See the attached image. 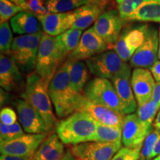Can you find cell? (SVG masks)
Instances as JSON below:
<instances>
[{"instance_id": "1", "label": "cell", "mask_w": 160, "mask_h": 160, "mask_svg": "<svg viewBox=\"0 0 160 160\" xmlns=\"http://www.w3.org/2000/svg\"><path fill=\"white\" fill-rule=\"evenodd\" d=\"M71 60L68 59L58 69L48 85V93L59 118H66L76 111V103L80 93H77L70 84Z\"/></svg>"}, {"instance_id": "2", "label": "cell", "mask_w": 160, "mask_h": 160, "mask_svg": "<svg viewBox=\"0 0 160 160\" xmlns=\"http://www.w3.org/2000/svg\"><path fill=\"white\" fill-rule=\"evenodd\" d=\"M98 123L86 113L74 112L60 121L57 125V134L65 145L94 142Z\"/></svg>"}, {"instance_id": "3", "label": "cell", "mask_w": 160, "mask_h": 160, "mask_svg": "<svg viewBox=\"0 0 160 160\" xmlns=\"http://www.w3.org/2000/svg\"><path fill=\"white\" fill-rule=\"evenodd\" d=\"M48 88V87L37 73H31L27 77L25 91L21 97L42 117L48 131H51L57 129L59 122L53 113Z\"/></svg>"}, {"instance_id": "4", "label": "cell", "mask_w": 160, "mask_h": 160, "mask_svg": "<svg viewBox=\"0 0 160 160\" xmlns=\"http://www.w3.org/2000/svg\"><path fill=\"white\" fill-rule=\"evenodd\" d=\"M64 58L57 45L56 37L43 33L38 51L36 73L48 87Z\"/></svg>"}, {"instance_id": "5", "label": "cell", "mask_w": 160, "mask_h": 160, "mask_svg": "<svg viewBox=\"0 0 160 160\" xmlns=\"http://www.w3.org/2000/svg\"><path fill=\"white\" fill-rule=\"evenodd\" d=\"M42 33L19 36L14 38L8 57L21 71L29 73L36 68L38 51Z\"/></svg>"}, {"instance_id": "6", "label": "cell", "mask_w": 160, "mask_h": 160, "mask_svg": "<svg viewBox=\"0 0 160 160\" xmlns=\"http://www.w3.org/2000/svg\"><path fill=\"white\" fill-rule=\"evenodd\" d=\"M83 93L93 102L109 108L125 116L114 86L109 79L94 78L87 83Z\"/></svg>"}, {"instance_id": "7", "label": "cell", "mask_w": 160, "mask_h": 160, "mask_svg": "<svg viewBox=\"0 0 160 160\" xmlns=\"http://www.w3.org/2000/svg\"><path fill=\"white\" fill-rule=\"evenodd\" d=\"M82 112L90 116L98 124L109 126H122L125 116L120 114L105 106L99 105L88 99L83 93L78 96L76 103V111Z\"/></svg>"}, {"instance_id": "8", "label": "cell", "mask_w": 160, "mask_h": 160, "mask_svg": "<svg viewBox=\"0 0 160 160\" xmlns=\"http://www.w3.org/2000/svg\"><path fill=\"white\" fill-rule=\"evenodd\" d=\"M147 24L127 26L124 28L113 48L124 62L131 60L133 53L142 44L148 28Z\"/></svg>"}, {"instance_id": "9", "label": "cell", "mask_w": 160, "mask_h": 160, "mask_svg": "<svg viewBox=\"0 0 160 160\" xmlns=\"http://www.w3.org/2000/svg\"><path fill=\"white\" fill-rule=\"evenodd\" d=\"M159 29L149 25L144 42L130 60V65L135 68H150L158 59L159 51Z\"/></svg>"}, {"instance_id": "10", "label": "cell", "mask_w": 160, "mask_h": 160, "mask_svg": "<svg viewBox=\"0 0 160 160\" xmlns=\"http://www.w3.org/2000/svg\"><path fill=\"white\" fill-rule=\"evenodd\" d=\"M85 63L90 72L96 77L109 80L119 73L127 64L112 50L90 58Z\"/></svg>"}, {"instance_id": "11", "label": "cell", "mask_w": 160, "mask_h": 160, "mask_svg": "<svg viewBox=\"0 0 160 160\" xmlns=\"http://www.w3.org/2000/svg\"><path fill=\"white\" fill-rule=\"evenodd\" d=\"M127 21L120 17L117 9L104 11L96 22L93 29L106 43L113 48L117 41Z\"/></svg>"}, {"instance_id": "12", "label": "cell", "mask_w": 160, "mask_h": 160, "mask_svg": "<svg viewBox=\"0 0 160 160\" xmlns=\"http://www.w3.org/2000/svg\"><path fill=\"white\" fill-rule=\"evenodd\" d=\"M122 143L89 142L72 146V154L78 160H111L121 148Z\"/></svg>"}, {"instance_id": "13", "label": "cell", "mask_w": 160, "mask_h": 160, "mask_svg": "<svg viewBox=\"0 0 160 160\" xmlns=\"http://www.w3.org/2000/svg\"><path fill=\"white\" fill-rule=\"evenodd\" d=\"M45 138V133L24 134L15 139L0 144L1 154L33 157Z\"/></svg>"}, {"instance_id": "14", "label": "cell", "mask_w": 160, "mask_h": 160, "mask_svg": "<svg viewBox=\"0 0 160 160\" xmlns=\"http://www.w3.org/2000/svg\"><path fill=\"white\" fill-rule=\"evenodd\" d=\"M111 47L96 33L93 28L82 33L77 48L69 55L73 61H82L103 53Z\"/></svg>"}, {"instance_id": "15", "label": "cell", "mask_w": 160, "mask_h": 160, "mask_svg": "<svg viewBox=\"0 0 160 160\" xmlns=\"http://www.w3.org/2000/svg\"><path fill=\"white\" fill-rule=\"evenodd\" d=\"M131 79V67L127 63L122 70L111 80L122 106L125 115L134 113L137 111V102L132 90Z\"/></svg>"}, {"instance_id": "16", "label": "cell", "mask_w": 160, "mask_h": 160, "mask_svg": "<svg viewBox=\"0 0 160 160\" xmlns=\"http://www.w3.org/2000/svg\"><path fill=\"white\" fill-rule=\"evenodd\" d=\"M151 130L141 122L137 113L125 115L122 126V142L126 148H139Z\"/></svg>"}, {"instance_id": "17", "label": "cell", "mask_w": 160, "mask_h": 160, "mask_svg": "<svg viewBox=\"0 0 160 160\" xmlns=\"http://www.w3.org/2000/svg\"><path fill=\"white\" fill-rule=\"evenodd\" d=\"M15 105L19 122L26 133L40 134L48 132L42 117L25 99H17Z\"/></svg>"}, {"instance_id": "18", "label": "cell", "mask_w": 160, "mask_h": 160, "mask_svg": "<svg viewBox=\"0 0 160 160\" xmlns=\"http://www.w3.org/2000/svg\"><path fill=\"white\" fill-rule=\"evenodd\" d=\"M131 84L138 106L151 99L156 81L150 70L135 68L131 73Z\"/></svg>"}, {"instance_id": "19", "label": "cell", "mask_w": 160, "mask_h": 160, "mask_svg": "<svg viewBox=\"0 0 160 160\" xmlns=\"http://www.w3.org/2000/svg\"><path fill=\"white\" fill-rule=\"evenodd\" d=\"M43 32L51 37H57L68 31L73 27L75 22V11L68 13H51L37 16Z\"/></svg>"}, {"instance_id": "20", "label": "cell", "mask_w": 160, "mask_h": 160, "mask_svg": "<svg viewBox=\"0 0 160 160\" xmlns=\"http://www.w3.org/2000/svg\"><path fill=\"white\" fill-rule=\"evenodd\" d=\"M23 85L21 70L11 58L1 53L0 56V85L6 91L19 90Z\"/></svg>"}, {"instance_id": "21", "label": "cell", "mask_w": 160, "mask_h": 160, "mask_svg": "<svg viewBox=\"0 0 160 160\" xmlns=\"http://www.w3.org/2000/svg\"><path fill=\"white\" fill-rule=\"evenodd\" d=\"M12 31L20 36L42 33L43 30L37 16L31 12L22 11L10 20Z\"/></svg>"}, {"instance_id": "22", "label": "cell", "mask_w": 160, "mask_h": 160, "mask_svg": "<svg viewBox=\"0 0 160 160\" xmlns=\"http://www.w3.org/2000/svg\"><path fill=\"white\" fill-rule=\"evenodd\" d=\"M65 153L62 142L57 134L52 133L44 139L33 156V159L35 160H62Z\"/></svg>"}, {"instance_id": "23", "label": "cell", "mask_w": 160, "mask_h": 160, "mask_svg": "<svg viewBox=\"0 0 160 160\" xmlns=\"http://www.w3.org/2000/svg\"><path fill=\"white\" fill-rule=\"evenodd\" d=\"M105 5L101 3L91 2L76 9V19L72 28L83 31L93 23L94 24L104 12Z\"/></svg>"}, {"instance_id": "24", "label": "cell", "mask_w": 160, "mask_h": 160, "mask_svg": "<svg viewBox=\"0 0 160 160\" xmlns=\"http://www.w3.org/2000/svg\"><path fill=\"white\" fill-rule=\"evenodd\" d=\"M127 22H152L160 23V0H148L140 5Z\"/></svg>"}, {"instance_id": "25", "label": "cell", "mask_w": 160, "mask_h": 160, "mask_svg": "<svg viewBox=\"0 0 160 160\" xmlns=\"http://www.w3.org/2000/svg\"><path fill=\"white\" fill-rule=\"evenodd\" d=\"M88 71V68L83 61L71 60L70 84L71 88L77 93H83L89 77Z\"/></svg>"}, {"instance_id": "26", "label": "cell", "mask_w": 160, "mask_h": 160, "mask_svg": "<svg viewBox=\"0 0 160 160\" xmlns=\"http://www.w3.org/2000/svg\"><path fill=\"white\" fill-rule=\"evenodd\" d=\"M82 36V31L71 28L56 37L58 47L64 57L71 54L77 48Z\"/></svg>"}, {"instance_id": "27", "label": "cell", "mask_w": 160, "mask_h": 160, "mask_svg": "<svg viewBox=\"0 0 160 160\" xmlns=\"http://www.w3.org/2000/svg\"><path fill=\"white\" fill-rule=\"evenodd\" d=\"M122 128L98 124L94 142L104 143H121Z\"/></svg>"}, {"instance_id": "28", "label": "cell", "mask_w": 160, "mask_h": 160, "mask_svg": "<svg viewBox=\"0 0 160 160\" xmlns=\"http://www.w3.org/2000/svg\"><path fill=\"white\" fill-rule=\"evenodd\" d=\"M88 3L91 0H47L46 7L51 13H68Z\"/></svg>"}, {"instance_id": "29", "label": "cell", "mask_w": 160, "mask_h": 160, "mask_svg": "<svg viewBox=\"0 0 160 160\" xmlns=\"http://www.w3.org/2000/svg\"><path fill=\"white\" fill-rule=\"evenodd\" d=\"M160 107L157 103L151 99L141 106H138L137 114L141 122L144 125L152 129L153 121L157 115L158 111H159Z\"/></svg>"}, {"instance_id": "30", "label": "cell", "mask_w": 160, "mask_h": 160, "mask_svg": "<svg viewBox=\"0 0 160 160\" xmlns=\"http://www.w3.org/2000/svg\"><path fill=\"white\" fill-rule=\"evenodd\" d=\"M160 137V130L152 129L151 132L145 138L143 145L142 146L140 159L151 160L153 159V153L154 151L156 145Z\"/></svg>"}, {"instance_id": "31", "label": "cell", "mask_w": 160, "mask_h": 160, "mask_svg": "<svg viewBox=\"0 0 160 160\" xmlns=\"http://www.w3.org/2000/svg\"><path fill=\"white\" fill-rule=\"evenodd\" d=\"M12 28L8 22L0 23V51L1 53L9 55L13 42Z\"/></svg>"}, {"instance_id": "32", "label": "cell", "mask_w": 160, "mask_h": 160, "mask_svg": "<svg viewBox=\"0 0 160 160\" xmlns=\"http://www.w3.org/2000/svg\"><path fill=\"white\" fill-rule=\"evenodd\" d=\"M25 134L23 129L19 122H16L12 125H6L0 124V144L15 139Z\"/></svg>"}, {"instance_id": "33", "label": "cell", "mask_w": 160, "mask_h": 160, "mask_svg": "<svg viewBox=\"0 0 160 160\" xmlns=\"http://www.w3.org/2000/svg\"><path fill=\"white\" fill-rule=\"evenodd\" d=\"M145 1L148 0H116V3L120 17L127 21L130 16Z\"/></svg>"}, {"instance_id": "34", "label": "cell", "mask_w": 160, "mask_h": 160, "mask_svg": "<svg viewBox=\"0 0 160 160\" xmlns=\"http://www.w3.org/2000/svg\"><path fill=\"white\" fill-rule=\"evenodd\" d=\"M22 11H24L20 6L9 0H0V23L11 20Z\"/></svg>"}, {"instance_id": "35", "label": "cell", "mask_w": 160, "mask_h": 160, "mask_svg": "<svg viewBox=\"0 0 160 160\" xmlns=\"http://www.w3.org/2000/svg\"><path fill=\"white\" fill-rule=\"evenodd\" d=\"M47 0H25L22 6L23 11L31 12L36 16H42L49 13L46 7Z\"/></svg>"}, {"instance_id": "36", "label": "cell", "mask_w": 160, "mask_h": 160, "mask_svg": "<svg viewBox=\"0 0 160 160\" xmlns=\"http://www.w3.org/2000/svg\"><path fill=\"white\" fill-rule=\"evenodd\" d=\"M142 148L131 149L128 148H121L111 160H139Z\"/></svg>"}, {"instance_id": "37", "label": "cell", "mask_w": 160, "mask_h": 160, "mask_svg": "<svg viewBox=\"0 0 160 160\" xmlns=\"http://www.w3.org/2000/svg\"><path fill=\"white\" fill-rule=\"evenodd\" d=\"M1 122L6 125H12L17 122V113L11 108H3L0 112Z\"/></svg>"}, {"instance_id": "38", "label": "cell", "mask_w": 160, "mask_h": 160, "mask_svg": "<svg viewBox=\"0 0 160 160\" xmlns=\"http://www.w3.org/2000/svg\"><path fill=\"white\" fill-rule=\"evenodd\" d=\"M149 69L154 78L156 82H160V60L157 59Z\"/></svg>"}, {"instance_id": "39", "label": "cell", "mask_w": 160, "mask_h": 160, "mask_svg": "<svg viewBox=\"0 0 160 160\" xmlns=\"http://www.w3.org/2000/svg\"><path fill=\"white\" fill-rule=\"evenodd\" d=\"M151 99L157 103L160 107V82H156Z\"/></svg>"}, {"instance_id": "40", "label": "cell", "mask_w": 160, "mask_h": 160, "mask_svg": "<svg viewBox=\"0 0 160 160\" xmlns=\"http://www.w3.org/2000/svg\"><path fill=\"white\" fill-rule=\"evenodd\" d=\"M0 160H35V159H33V157H17V156L1 154Z\"/></svg>"}, {"instance_id": "41", "label": "cell", "mask_w": 160, "mask_h": 160, "mask_svg": "<svg viewBox=\"0 0 160 160\" xmlns=\"http://www.w3.org/2000/svg\"><path fill=\"white\" fill-rule=\"evenodd\" d=\"M62 160H78L75 157H73V155L72 154L71 150L68 149L66 151L65 155L64 156V157L62 159Z\"/></svg>"}, {"instance_id": "42", "label": "cell", "mask_w": 160, "mask_h": 160, "mask_svg": "<svg viewBox=\"0 0 160 160\" xmlns=\"http://www.w3.org/2000/svg\"><path fill=\"white\" fill-rule=\"evenodd\" d=\"M159 155H160V137L159 138V139H158L157 145H156L154 151H153V158H154L155 157Z\"/></svg>"}, {"instance_id": "43", "label": "cell", "mask_w": 160, "mask_h": 160, "mask_svg": "<svg viewBox=\"0 0 160 160\" xmlns=\"http://www.w3.org/2000/svg\"><path fill=\"white\" fill-rule=\"evenodd\" d=\"M153 126H154L155 128L160 130V109L159 112H158L157 117L155 118L154 122H153Z\"/></svg>"}, {"instance_id": "44", "label": "cell", "mask_w": 160, "mask_h": 160, "mask_svg": "<svg viewBox=\"0 0 160 160\" xmlns=\"http://www.w3.org/2000/svg\"><path fill=\"white\" fill-rule=\"evenodd\" d=\"M9 1H11V2H12L15 3L16 5L22 7V6L24 5V3H25V0H9Z\"/></svg>"}, {"instance_id": "45", "label": "cell", "mask_w": 160, "mask_h": 160, "mask_svg": "<svg viewBox=\"0 0 160 160\" xmlns=\"http://www.w3.org/2000/svg\"><path fill=\"white\" fill-rule=\"evenodd\" d=\"M108 1H110V0H91V2L101 3V4H104V5H106V3H107Z\"/></svg>"}, {"instance_id": "46", "label": "cell", "mask_w": 160, "mask_h": 160, "mask_svg": "<svg viewBox=\"0 0 160 160\" xmlns=\"http://www.w3.org/2000/svg\"><path fill=\"white\" fill-rule=\"evenodd\" d=\"M159 51H158V59L160 60V28H159Z\"/></svg>"}, {"instance_id": "47", "label": "cell", "mask_w": 160, "mask_h": 160, "mask_svg": "<svg viewBox=\"0 0 160 160\" xmlns=\"http://www.w3.org/2000/svg\"><path fill=\"white\" fill-rule=\"evenodd\" d=\"M153 160H160V155L157 156V158H155V159H153Z\"/></svg>"}, {"instance_id": "48", "label": "cell", "mask_w": 160, "mask_h": 160, "mask_svg": "<svg viewBox=\"0 0 160 160\" xmlns=\"http://www.w3.org/2000/svg\"><path fill=\"white\" fill-rule=\"evenodd\" d=\"M139 160H142V159H139Z\"/></svg>"}, {"instance_id": "49", "label": "cell", "mask_w": 160, "mask_h": 160, "mask_svg": "<svg viewBox=\"0 0 160 160\" xmlns=\"http://www.w3.org/2000/svg\"><path fill=\"white\" fill-rule=\"evenodd\" d=\"M110 1H111V0H110Z\"/></svg>"}]
</instances>
